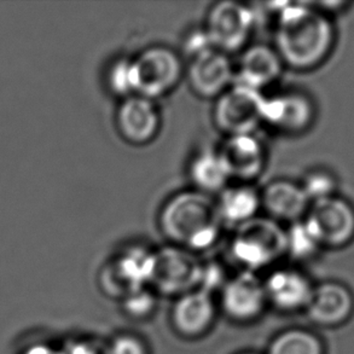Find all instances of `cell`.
<instances>
[{"instance_id": "obj_16", "label": "cell", "mask_w": 354, "mask_h": 354, "mask_svg": "<svg viewBox=\"0 0 354 354\" xmlns=\"http://www.w3.org/2000/svg\"><path fill=\"white\" fill-rule=\"evenodd\" d=\"M261 208L266 216L279 224H294L306 216L311 201L300 183L288 179H277L268 183L260 192Z\"/></svg>"}, {"instance_id": "obj_25", "label": "cell", "mask_w": 354, "mask_h": 354, "mask_svg": "<svg viewBox=\"0 0 354 354\" xmlns=\"http://www.w3.org/2000/svg\"><path fill=\"white\" fill-rule=\"evenodd\" d=\"M321 248L304 221L290 224L287 229V253L295 258H308Z\"/></svg>"}, {"instance_id": "obj_21", "label": "cell", "mask_w": 354, "mask_h": 354, "mask_svg": "<svg viewBox=\"0 0 354 354\" xmlns=\"http://www.w3.org/2000/svg\"><path fill=\"white\" fill-rule=\"evenodd\" d=\"M189 178L195 190L209 196L221 194L230 182L218 150H203L197 153L189 166Z\"/></svg>"}, {"instance_id": "obj_20", "label": "cell", "mask_w": 354, "mask_h": 354, "mask_svg": "<svg viewBox=\"0 0 354 354\" xmlns=\"http://www.w3.org/2000/svg\"><path fill=\"white\" fill-rule=\"evenodd\" d=\"M216 201L224 224L230 223L236 226L255 218L261 208L260 192L245 183L227 185L218 194Z\"/></svg>"}, {"instance_id": "obj_10", "label": "cell", "mask_w": 354, "mask_h": 354, "mask_svg": "<svg viewBox=\"0 0 354 354\" xmlns=\"http://www.w3.org/2000/svg\"><path fill=\"white\" fill-rule=\"evenodd\" d=\"M185 73L192 92L206 100H216L235 79V67L230 56L214 48L189 58Z\"/></svg>"}, {"instance_id": "obj_13", "label": "cell", "mask_w": 354, "mask_h": 354, "mask_svg": "<svg viewBox=\"0 0 354 354\" xmlns=\"http://www.w3.org/2000/svg\"><path fill=\"white\" fill-rule=\"evenodd\" d=\"M218 153L230 180L252 184L266 167V149L254 133L226 137Z\"/></svg>"}, {"instance_id": "obj_7", "label": "cell", "mask_w": 354, "mask_h": 354, "mask_svg": "<svg viewBox=\"0 0 354 354\" xmlns=\"http://www.w3.org/2000/svg\"><path fill=\"white\" fill-rule=\"evenodd\" d=\"M255 24L252 8L237 1H219L208 10L205 32L212 46L230 55L245 48Z\"/></svg>"}, {"instance_id": "obj_5", "label": "cell", "mask_w": 354, "mask_h": 354, "mask_svg": "<svg viewBox=\"0 0 354 354\" xmlns=\"http://www.w3.org/2000/svg\"><path fill=\"white\" fill-rule=\"evenodd\" d=\"M265 100L263 92L241 84H232L216 100L213 121L226 137L253 134L263 124Z\"/></svg>"}, {"instance_id": "obj_15", "label": "cell", "mask_w": 354, "mask_h": 354, "mask_svg": "<svg viewBox=\"0 0 354 354\" xmlns=\"http://www.w3.org/2000/svg\"><path fill=\"white\" fill-rule=\"evenodd\" d=\"M306 312L310 321L317 326L324 328L344 326L353 316V292L342 283H322L313 289Z\"/></svg>"}, {"instance_id": "obj_4", "label": "cell", "mask_w": 354, "mask_h": 354, "mask_svg": "<svg viewBox=\"0 0 354 354\" xmlns=\"http://www.w3.org/2000/svg\"><path fill=\"white\" fill-rule=\"evenodd\" d=\"M132 73L134 95L155 101L178 86L185 67L173 48L153 45L132 58Z\"/></svg>"}, {"instance_id": "obj_3", "label": "cell", "mask_w": 354, "mask_h": 354, "mask_svg": "<svg viewBox=\"0 0 354 354\" xmlns=\"http://www.w3.org/2000/svg\"><path fill=\"white\" fill-rule=\"evenodd\" d=\"M230 253L244 271L266 268L287 254V229L268 216H257L236 226Z\"/></svg>"}, {"instance_id": "obj_11", "label": "cell", "mask_w": 354, "mask_h": 354, "mask_svg": "<svg viewBox=\"0 0 354 354\" xmlns=\"http://www.w3.org/2000/svg\"><path fill=\"white\" fill-rule=\"evenodd\" d=\"M316 118L310 97L297 90L279 92L265 100L263 124L281 133L297 136L306 132Z\"/></svg>"}, {"instance_id": "obj_27", "label": "cell", "mask_w": 354, "mask_h": 354, "mask_svg": "<svg viewBox=\"0 0 354 354\" xmlns=\"http://www.w3.org/2000/svg\"><path fill=\"white\" fill-rule=\"evenodd\" d=\"M108 354H149L143 341L133 335L115 337L108 350Z\"/></svg>"}, {"instance_id": "obj_29", "label": "cell", "mask_w": 354, "mask_h": 354, "mask_svg": "<svg viewBox=\"0 0 354 354\" xmlns=\"http://www.w3.org/2000/svg\"><path fill=\"white\" fill-rule=\"evenodd\" d=\"M62 352L63 354H101L98 347L88 341H77L69 344Z\"/></svg>"}, {"instance_id": "obj_23", "label": "cell", "mask_w": 354, "mask_h": 354, "mask_svg": "<svg viewBox=\"0 0 354 354\" xmlns=\"http://www.w3.org/2000/svg\"><path fill=\"white\" fill-rule=\"evenodd\" d=\"M106 84L109 91L121 100L134 95L132 58L120 57L113 61L106 69Z\"/></svg>"}, {"instance_id": "obj_30", "label": "cell", "mask_w": 354, "mask_h": 354, "mask_svg": "<svg viewBox=\"0 0 354 354\" xmlns=\"http://www.w3.org/2000/svg\"><path fill=\"white\" fill-rule=\"evenodd\" d=\"M21 354H63L62 350H57L53 346L38 344V345L29 346L24 348Z\"/></svg>"}, {"instance_id": "obj_19", "label": "cell", "mask_w": 354, "mask_h": 354, "mask_svg": "<svg viewBox=\"0 0 354 354\" xmlns=\"http://www.w3.org/2000/svg\"><path fill=\"white\" fill-rule=\"evenodd\" d=\"M216 315L212 294L197 288L179 297L173 306L172 323L180 335L194 339L211 329Z\"/></svg>"}, {"instance_id": "obj_18", "label": "cell", "mask_w": 354, "mask_h": 354, "mask_svg": "<svg viewBox=\"0 0 354 354\" xmlns=\"http://www.w3.org/2000/svg\"><path fill=\"white\" fill-rule=\"evenodd\" d=\"M284 64L273 46L254 44L244 48L235 68L236 82L263 92L282 75Z\"/></svg>"}, {"instance_id": "obj_28", "label": "cell", "mask_w": 354, "mask_h": 354, "mask_svg": "<svg viewBox=\"0 0 354 354\" xmlns=\"http://www.w3.org/2000/svg\"><path fill=\"white\" fill-rule=\"evenodd\" d=\"M213 48L209 39L207 37L203 27L195 29L187 34V39L184 40V51L187 53V57L195 56L197 53L205 51L207 48Z\"/></svg>"}, {"instance_id": "obj_6", "label": "cell", "mask_w": 354, "mask_h": 354, "mask_svg": "<svg viewBox=\"0 0 354 354\" xmlns=\"http://www.w3.org/2000/svg\"><path fill=\"white\" fill-rule=\"evenodd\" d=\"M302 221L321 248H342L354 241V206L337 195L312 202Z\"/></svg>"}, {"instance_id": "obj_12", "label": "cell", "mask_w": 354, "mask_h": 354, "mask_svg": "<svg viewBox=\"0 0 354 354\" xmlns=\"http://www.w3.org/2000/svg\"><path fill=\"white\" fill-rule=\"evenodd\" d=\"M115 124L121 138L140 147L158 137L161 129V115L155 101L132 95L120 102Z\"/></svg>"}, {"instance_id": "obj_8", "label": "cell", "mask_w": 354, "mask_h": 354, "mask_svg": "<svg viewBox=\"0 0 354 354\" xmlns=\"http://www.w3.org/2000/svg\"><path fill=\"white\" fill-rule=\"evenodd\" d=\"M203 265L196 254L167 245L153 252V274L150 284L165 294H185L197 289Z\"/></svg>"}, {"instance_id": "obj_22", "label": "cell", "mask_w": 354, "mask_h": 354, "mask_svg": "<svg viewBox=\"0 0 354 354\" xmlns=\"http://www.w3.org/2000/svg\"><path fill=\"white\" fill-rule=\"evenodd\" d=\"M266 354H326V347L312 331L290 329L273 339Z\"/></svg>"}, {"instance_id": "obj_17", "label": "cell", "mask_w": 354, "mask_h": 354, "mask_svg": "<svg viewBox=\"0 0 354 354\" xmlns=\"http://www.w3.org/2000/svg\"><path fill=\"white\" fill-rule=\"evenodd\" d=\"M268 302L284 312L306 311L315 286L301 271L278 268L263 281Z\"/></svg>"}, {"instance_id": "obj_24", "label": "cell", "mask_w": 354, "mask_h": 354, "mask_svg": "<svg viewBox=\"0 0 354 354\" xmlns=\"http://www.w3.org/2000/svg\"><path fill=\"white\" fill-rule=\"evenodd\" d=\"M300 185L312 203L336 195L337 183L330 172L324 169H312L311 172L305 174Z\"/></svg>"}, {"instance_id": "obj_9", "label": "cell", "mask_w": 354, "mask_h": 354, "mask_svg": "<svg viewBox=\"0 0 354 354\" xmlns=\"http://www.w3.org/2000/svg\"><path fill=\"white\" fill-rule=\"evenodd\" d=\"M153 266V252L142 245L127 247L102 268V287L111 295L126 297L150 283Z\"/></svg>"}, {"instance_id": "obj_1", "label": "cell", "mask_w": 354, "mask_h": 354, "mask_svg": "<svg viewBox=\"0 0 354 354\" xmlns=\"http://www.w3.org/2000/svg\"><path fill=\"white\" fill-rule=\"evenodd\" d=\"M276 12L273 48L284 67L306 72L324 63L336 41L329 15L311 3L277 4Z\"/></svg>"}, {"instance_id": "obj_26", "label": "cell", "mask_w": 354, "mask_h": 354, "mask_svg": "<svg viewBox=\"0 0 354 354\" xmlns=\"http://www.w3.org/2000/svg\"><path fill=\"white\" fill-rule=\"evenodd\" d=\"M155 306V297L151 292H147L145 289H139L137 292H131L129 295L124 297V311L129 316L136 318H143L153 312Z\"/></svg>"}, {"instance_id": "obj_14", "label": "cell", "mask_w": 354, "mask_h": 354, "mask_svg": "<svg viewBox=\"0 0 354 354\" xmlns=\"http://www.w3.org/2000/svg\"><path fill=\"white\" fill-rule=\"evenodd\" d=\"M266 304L263 282L250 271H243L227 279L221 288V308L232 321L257 319L263 313Z\"/></svg>"}, {"instance_id": "obj_31", "label": "cell", "mask_w": 354, "mask_h": 354, "mask_svg": "<svg viewBox=\"0 0 354 354\" xmlns=\"http://www.w3.org/2000/svg\"><path fill=\"white\" fill-rule=\"evenodd\" d=\"M243 354H255V353H243Z\"/></svg>"}, {"instance_id": "obj_2", "label": "cell", "mask_w": 354, "mask_h": 354, "mask_svg": "<svg viewBox=\"0 0 354 354\" xmlns=\"http://www.w3.org/2000/svg\"><path fill=\"white\" fill-rule=\"evenodd\" d=\"M158 225L171 245L196 254L218 243L224 221L216 198L192 189L177 192L165 202Z\"/></svg>"}]
</instances>
